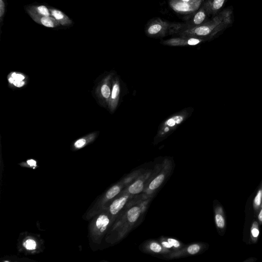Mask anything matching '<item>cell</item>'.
Returning <instances> with one entry per match:
<instances>
[{"label":"cell","mask_w":262,"mask_h":262,"mask_svg":"<svg viewBox=\"0 0 262 262\" xmlns=\"http://www.w3.org/2000/svg\"><path fill=\"white\" fill-rule=\"evenodd\" d=\"M233 9L228 7L213 16L211 20L195 27L182 29L176 33L180 36L211 40L230 27L234 21Z\"/></svg>","instance_id":"6da1fadb"},{"label":"cell","mask_w":262,"mask_h":262,"mask_svg":"<svg viewBox=\"0 0 262 262\" xmlns=\"http://www.w3.org/2000/svg\"><path fill=\"white\" fill-rule=\"evenodd\" d=\"M176 23H170L160 18L151 20L145 27V34L151 38H162L173 35Z\"/></svg>","instance_id":"7a4b0ae2"},{"label":"cell","mask_w":262,"mask_h":262,"mask_svg":"<svg viewBox=\"0 0 262 262\" xmlns=\"http://www.w3.org/2000/svg\"><path fill=\"white\" fill-rule=\"evenodd\" d=\"M204 0H170L169 5L173 11L180 14H190L198 11Z\"/></svg>","instance_id":"3957f363"},{"label":"cell","mask_w":262,"mask_h":262,"mask_svg":"<svg viewBox=\"0 0 262 262\" xmlns=\"http://www.w3.org/2000/svg\"><path fill=\"white\" fill-rule=\"evenodd\" d=\"M209 15L204 6L202 4L190 20L185 23H176L173 34H176L177 31L182 29H188L200 25L207 21V18Z\"/></svg>","instance_id":"277c9868"},{"label":"cell","mask_w":262,"mask_h":262,"mask_svg":"<svg viewBox=\"0 0 262 262\" xmlns=\"http://www.w3.org/2000/svg\"><path fill=\"white\" fill-rule=\"evenodd\" d=\"M208 38H197L190 36H180V37L170 38L164 41L165 45L172 46L183 45L195 46L201 42L207 41Z\"/></svg>","instance_id":"5b68a950"},{"label":"cell","mask_w":262,"mask_h":262,"mask_svg":"<svg viewBox=\"0 0 262 262\" xmlns=\"http://www.w3.org/2000/svg\"><path fill=\"white\" fill-rule=\"evenodd\" d=\"M33 20L37 23L49 28H55L61 25L52 16H45L37 15L32 11L26 10Z\"/></svg>","instance_id":"8992f818"},{"label":"cell","mask_w":262,"mask_h":262,"mask_svg":"<svg viewBox=\"0 0 262 262\" xmlns=\"http://www.w3.org/2000/svg\"><path fill=\"white\" fill-rule=\"evenodd\" d=\"M228 0H207L203 2L206 11L208 15H215L221 11V9L225 5Z\"/></svg>","instance_id":"52a82bcc"},{"label":"cell","mask_w":262,"mask_h":262,"mask_svg":"<svg viewBox=\"0 0 262 262\" xmlns=\"http://www.w3.org/2000/svg\"><path fill=\"white\" fill-rule=\"evenodd\" d=\"M51 16L59 23L65 26H70L72 24V21L64 14L62 11L54 8H50Z\"/></svg>","instance_id":"ba28073f"},{"label":"cell","mask_w":262,"mask_h":262,"mask_svg":"<svg viewBox=\"0 0 262 262\" xmlns=\"http://www.w3.org/2000/svg\"><path fill=\"white\" fill-rule=\"evenodd\" d=\"M128 199V196H123L119 199H116L113 202L110 206L111 213L116 215L123 208Z\"/></svg>","instance_id":"9c48e42d"},{"label":"cell","mask_w":262,"mask_h":262,"mask_svg":"<svg viewBox=\"0 0 262 262\" xmlns=\"http://www.w3.org/2000/svg\"><path fill=\"white\" fill-rule=\"evenodd\" d=\"M26 10H29L37 15L42 16H52L50 10L45 6H28L26 7Z\"/></svg>","instance_id":"30bf717a"},{"label":"cell","mask_w":262,"mask_h":262,"mask_svg":"<svg viewBox=\"0 0 262 262\" xmlns=\"http://www.w3.org/2000/svg\"><path fill=\"white\" fill-rule=\"evenodd\" d=\"M141 210L137 206H135L131 208L128 212V221L131 223H134L136 221L140 215Z\"/></svg>","instance_id":"8fae6325"},{"label":"cell","mask_w":262,"mask_h":262,"mask_svg":"<svg viewBox=\"0 0 262 262\" xmlns=\"http://www.w3.org/2000/svg\"><path fill=\"white\" fill-rule=\"evenodd\" d=\"M109 223V219L107 216L105 215L100 216L96 221V226L100 229L101 232H103L106 229Z\"/></svg>","instance_id":"7c38bea8"},{"label":"cell","mask_w":262,"mask_h":262,"mask_svg":"<svg viewBox=\"0 0 262 262\" xmlns=\"http://www.w3.org/2000/svg\"><path fill=\"white\" fill-rule=\"evenodd\" d=\"M143 183L141 180H137L131 185L128 188V192L132 194H137L142 191Z\"/></svg>","instance_id":"4fadbf2b"},{"label":"cell","mask_w":262,"mask_h":262,"mask_svg":"<svg viewBox=\"0 0 262 262\" xmlns=\"http://www.w3.org/2000/svg\"><path fill=\"white\" fill-rule=\"evenodd\" d=\"M165 179L164 175H160L151 182L149 185V188L151 190H155L161 185Z\"/></svg>","instance_id":"5bb4252c"},{"label":"cell","mask_w":262,"mask_h":262,"mask_svg":"<svg viewBox=\"0 0 262 262\" xmlns=\"http://www.w3.org/2000/svg\"><path fill=\"white\" fill-rule=\"evenodd\" d=\"M120 188L117 185H115L108 190L106 194V197L108 199H111L114 198L115 196L120 193Z\"/></svg>","instance_id":"9a60e30c"},{"label":"cell","mask_w":262,"mask_h":262,"mask_svg":"<svg viewBox=\"0 0 262 262\" xmlns=\"http://www.w3.org/2000/svg\"><path fill=\"white\" fill-rule=\"evenodd\" d=\"M24 246L28 250H33L36 248V243L35 241L29 239L24 243Z\"/></svg>","instance_id":"2e32d148"},{"label":"cell","mask_w":262,"mask_h":262,"mask_svg":"<svg viewBox=\"0 0 262 262\" xmlns=\"http://www.w3.org/2000/svg\"><path fill=\"white\" fill-rule=\"evenodd\" d=\"M216 222L218 227L219 228H223L225 225V221L222 216L220 214H217L216 216Z\"/></svg>","instance_id":"e0dca14e"},{"label":"cell","mask_w":262,"mask_h":262,"mask_svg":"<svg viewBox=\"0 0 262 262\" xmlns=\"http://www.w3.org/2000/svg\"><path fill=\"white\" fill-rule=\"evenodd\" d=\"M182 120V118L181 117H180V116L175 117L173 118L170 119V120H169L168 121V125L169 126L172 127V126H173L174 125H175L176 123H180Z\"/></svg>","instance_id":"ac0fdd59"},{"label":"cell","mask_w":262,"mask_h":262,"mask_svg":"<svg viewBox=\"0 0 262 262\" xmlns=\"http://www.w3.org/2000/svg\"><path fill=\"white\" fill-rule=\"evenodd\" d=\"M101 91L102 95L104 97L106 98L109 97V96L110 95V90L107 85H103V87H101Z\"/></svg>","instance_id":"d6986e66"},{"label":"cell","mask_w":262,"mask_h":262,"mask_svg":"<svg viewBox=\"0 0 262 262\" xmlns=\"http://www.w3.org/2000/svg\"><path fill=\"white\" fill-rule=\"evenodd\" d=\"M200 246L198 245H193L190 246L187 249L188 253L191 255H195L196 253H198L200 250Z\"/></svg>","instance_id":"ffe728a7"},{"label":"cell","mask_w":262,"mask_h":262,"mask_svg":"<svg viewBox=\"0 0 262 262\" xmlns=\"http://www.w3.org/2000/svg\"><path fill=\"white\" fill-rule=\"evenodd\" d=\"M5 10V4L3 0H0V18L1 22L3 21V18L4 16Z\"/></svg>","instance_id":"44dd1931"},{"label":"cell","mask_w":262,"mask_h":262,"mask_svg":"<svg viewBox=\"0 0 262 262\" xmlns=\"http://www.w3.org/2000/svg\"><path fill=\"white\" fill-rule=\"evenodd\" d=\"M150 249L155 252H159L162 249L161 246H160V245L156 243H152V244H151Z\"/></svg>","instance_id":"7402d4cb"},{"label":"cell","mask_w":262,"mask_h":262,"mask_svg":"<svg viewBox=\"0 0 262 262\" xmlns=\"http://www.w3.org/2000/svg\"><path fill=\"white\" fill-rule=\"evenodd\" d=\"M9 81L10 83L14 84V85L18 87H22L24 85V83L23 81L14 80L13 77L9 78Z\"/></svg>","instance_id":"603a6c76"},{"label":"cell","mask_w":262,"mask_h":262,"mask_svg":"<svg viewBox=\"0 0 262 262\" xmlns=\"http://www.w3.org/2000/svg\"><path fill=\"white\" fill-rule=\"evenodd\" d=\"M119 93V87L117 84L114 85L113 91H112V98L113 99H115L117 97Z\"/></svg>","instance_id":"cb8c5ba5"},{"label":"cell","mask_w":262,"mask_h":262,"mask_svg":"<svg viewBox=\"0 0 262 262\" xmlns=\"http://www.w3.org/2000/svg\"><path fill=\"white\" fill-rule=\"evenodd\" d=\"M261 199H262V192L260 190L255 198V204L258 206H259L260 205L261 202Z\"/></svg>","instance_id":"d4e9b609"},{"label":"cell","mask_w":262,"mask_h":262,"mask_svg":"<svg viewBox=\"0 0 262 262\" xmlns=\"http://www.w3.org/2000/svg\"><path fill=\"white\" fill-rule=\"evenodd\" d=\"M86 141L85 139H79L78 140L76 141V142L75 143L74 145L76 148H80L81 147H83V145L86 144Z\"/></svg>","instance_id":"484cf974"},{"label":"cell","mask_w":262,"mask_h":262,"mask_svg":"<svg viewBox=\"0 0 262 262\" xmlns=\"http://www.w3.org/2000/svg\"><path fill=\"white\" fill-rule=\"evenodd\" d=\"M12 77L15 80H18L20 81H23V80H24L25 77L22 75L21 74H16L15 73H13L12 74Z\"/></svg>","instance_id":"4316f807"},{"label":"cell","mask_w":262,"mask_h":262,"mask_svg":"<svg viewBox=\"0 0 262 262\" xmlns=\"http://www.w3.org/2000/svg\"><path fill=\"white\" fill-rule=\"evenodd\" d=\"M168 242L172 245H173V246H174L175 247H179V246H180V244H179V242L178 241L176 240L175 239H168Z\"/></svg>","instance_id":"83f0119b"},{"label":"cell","mask_w":262,"mask_h":262,"mask_svg":"<svg viewBox=\"0 0 262 262\" xmlns=\"http://www.w3.org/2000/svg\"><path fill=\"white\" fill-rule=\"evenodd\" d=\"M251 233L253 237L257 238L259 235V230L256 228H254L251 230Z\"/></svg>","instance_id":"f1b7e54d"},{"label":"cell","mask_w":262,"mask_h":262,"mask_svg":"<svg viewBox=\"0 0 262 262\" xmlns=\"http://www.w3.org/2000/svg\"><path fill=\"white\" fill-rule=\"evenodd\" d=\"M27 163L30 166H36V161H35L34 160H32V159L28 160Z\"/></svg>","instance_id":"f546056e"},{"label":"cell","mask_w":262,"mask_h":262,"mask_svg":"<svg viewBox=\"0 0 262 262\" xmlns=\"http://www.w3.org/2000/svg\"><path fill=\"white\" fill-rule=\"evenodd\" d=\"M162 244L163 246L165 247L168 248H172L173 247V245H172L171 244H170V243L166 242H163L162 243Z\"/></svg>","instance_id":"4dcf8cb0"},{"label":"cell","mask_w":262,"mask_h":262,"mask_svg":"<svg viewBox=\"0 0 262 262\" xmlns=\"http://www.w3.org/2000/svg\"><path fill=\"white\" fill-rule=\"evenodd\" d=\"M258 219H259L261 221H262V210L261 211L260 213L259 216H258Z\"/></svg>","instance_id":"1f68e13d"}]
</instances>
